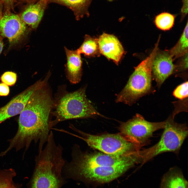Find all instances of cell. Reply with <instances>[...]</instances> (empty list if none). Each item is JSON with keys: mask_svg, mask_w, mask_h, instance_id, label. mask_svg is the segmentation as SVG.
<instances>
[{"mask_svg": "<svg viewBox=\"0 0 188 188\" xmlns=\"http://www.w3.org/2000/svg\"><path fill=\"white\" fill-rule=\"evenodd\" d=\"M49 78L46 75L43 79L38 80L0 108V124L10 118L20 114L33 93L47 84Z\"/></svg>", "mask_w": 188, "mask_h": 188, "instance_id": "30bf717a", "label": "cell"}, {"mask_svg": "<svg viewBox=\"0 0 188 188\" xmlns=\"http://www.w3.org/2000/svg\"><path fill=\"white\" fill-rule=\"evenodd\" d=\"M171 115L165 121L163 132L158 142L149 148L139 151L140 163L143 164L162 153L172 152L178 154L188 135L186 124L177 123Z\"/></svg>", "mask_w": 188, "mask_h": 188, "instance_id": "5b68a950", "label": "cell"}, {"mask_svg": "<svg viewBox=\"0 0 188 188\" xmlns=\"http://www.w3.org/2000/svg\"><path fill=\"white\" fill-rule=\"evenodd\" d=\"M67 58L66 67V76L73 84L79 83L82 75V61L80 54L77 50H71L64 47Z\"/></svg>", "mask_w": 188, "mask_h": 188, "instance_id": "9a60e30c", "label": "cell"}, {"mask_svg": "<svg viewBox=\"0 0 188 188\" xmlns=\"http://www.w3.org/2000/svg\"><path fill=\"white\" fill-rule=\"evenodd\" d=\"M0 79L2 83L5 84L8 86H13L17 80V74L12 72H6L2 75Z\"/></svg>", "mask_w": 188, "mask_h": 188, "instance_id": "603a6c76", "label": "cell"}, {"mask_svg": "<svg viewBox=\"0 0 188 188\" xmlns=\"http://www.w3.org/2000/svg\"><path fill=\"white\" fill-rule=\"evenodd\" d=\"M26 25L19 15L6 10L0 20V33L7 38L11 45L18 42L26 32Z\"/></svg>", "mask_w": 188, "mask_h": 188, "instance_id": "8fae6325", "label": "cell"}, {"mask_svg": "<svg viewBox=\"0 0 188 188\" xmlns=\"http://www.w3.org/2000/svg\"><path fill=\"white\" fill-rule=\"evenodd\" d=\"M165 125V121L149 122L142 115L137 114L132 119L121 124L120 133L141 149L150 142L153 133L163 129Z\"/></svg>", "mask_w": 188, "mask_h": 188, "instance_id": "ba28073f", "label": "cell"}, {"mask_svg": "<svg viewBox=\"0 0 188 188\" xmlns=\"http://www.w3.org/2000/svg\"><path fill=\"white\" fill-rule=\"evenodd\" d=\"M182 6L181 9V21H182L188 13V0H182Z\"/></svg>", "mask_w": 188, "mask_h": 188, "instance_id": "d4e9b609", "label": "cell"}, {"mask_svg": "<svg viewBox=\"0 0 188 188\" xmlns=\"http://www.w3.org/2000/svg\"><path fill=\"white\" fill-rule=\"evenodd\" d=\"M46 145L35 157L33 173L28 188H61L66 182L62 170L66 161L63 148L56 142L51 131Z\"/></svg>", "mask_w": 188, "mask_h": 188, "instance_id": "7a4b0ae2", "label": "cell"}, {"mask_svg": "<svg viewBox=\"0 0 188 188\" xmlns=\"http://www.w3.org/2000/svg\"><path fill=\"white\" fill-rule=\"evenodd\" d=\"M48 2L47 1L42 0L29 3L19 16L26 25L36 29L42 19Z\"/></svg>", "mask_w": 188, "mask_h": 188, "instance_id": "5bb4252c", "label": "cell"}, {"mask_svg": "<svg viewBox=\"0 0 188 188\" xmlns=\"http://www.w3.org/2000/svg\"><path fill=\"white\" fill-rule=\"evenodd\" d=\"M16 175L14 169L12 168L0 171V188H19L14 183L13 179Z\"/></svg>", "mask_w": 188, "mask_h": 188, "instance_id": "44dd1931", "label": "cell"}, {"mask_svg": "<svg viewBox=\"0 0 188 188\" xmlns=\"http://www.w3.org/2000/svg\"><path fill=\"white\" fill-rule=\"evenodd\" d=\"M72 130L80 133L82 137H79L89 146L106 154L128 155L135 154L140 150L120 133L95 135L84 133L74 127H72Z\"/></svg>", "mask_w": 188, "mask_h": 188, "instance_id": "52a82bcc", "label": "cell"}, {"mask_svg": "<svg viewBox=\"0 0 188 188\" xmlns=\"http://www.w3.org/2000/svg\"><path fill=\"white\" fill-rule=\"evenodd\" d=\"M160 40L158 39L149 55L135 67L127 84L117 95L116 102L131 106L143 96L155 92L152 84V66Z\"/></svg>", "mask_w": 188, "mask_h": 188, "instance_id": "3957f363", "label": "cell"}, {"mask_svg": "<svg viewBox=\"0 0 188 188\" xmlns=\"http://www.w3.org/2000/svg\"><path fill=\"white\" fill-rule=\"evenodd\" d=\"M188 22L187 21L183 33L177 44L170 50L169 53L174 60L188 53Z\"/></svg>", "mask_w": 188, "mask_h": 188, "instance_id": "ac0fdd59", "label": "cell"}, {"mask_svg": "<svg viewBox=\"0 0 188 188\" xmlns=\"http://www.w3.org/2000/svg\"><path fill=\"white\" fill-rule=\"evenodd\" d=\"M86 86L73 92L67 93L54 102L55 108L52 116L54 118L50 120L51 129L58 123L73 119L94 117L103 115L98 112L90 104L86 95Z\"/></svg>", "mask_w": 188, "mask_h": 188, "instance_id": "277c9868", "label": "cell"}, {"mask_svg": "<svg viewBox=\"0 0 188 188\" xmlns=\"http://www.w3.org/2000/svg\"><path fill=\"white\" fill-rule=\"evenodd\" d=\"M173 61L168 50L158 49L153 61L152 69V79L156 81L158 88L173 74L175 68Z\"/></svg>", "mask_w": 188, "mask_h": 188, "instance_id": "7c38bea8", "label": "cell"}, {"mask_svg": "<svg viewBox=\"0 0 188 188\" xmlns=\"http://www.w3.org/2000/svg\"><path fill=\"white\" fill-rule=\"evenodd\" d=\"M42 0H46L48 2L51 0H26V2L29 4L31 3H34L38 1Z\"/></svg>", "mask_w": 188, "mask_h": 188, "instance_id": "f1b7e54d", "label": "cell"}, {"mask_svg": "<svg viewBox=\"0 0 188 188\" xmlns=\"http://www.w3.org/2000/svg\"><path fill=\"white\" fill-rule=\"evenodd\" d=\"M99 52L118 65L125 51L121 43L115 36L105 33L98 39Z\"/></svg>", "mask_w": 188, "mask_h": 188, "instance_id": "4fadbf2b", "label": "cell"}, {"mask_svg": "<svg viewBox=\"0 0 188 188\" xmlns=\"http://www.w3.org/2000/svg\"><path fill=\"white\" fill-rule=\"evenodd\" d=\"M188 84V81L187 80L178 86L173 92V96L180 100L187 98Z\"/></svg>", "mask_w": 188, "mask_h": 188, "instance_id": "7402d4cb", "label": "cell"}, {"mask_svg": "<svg viewBox=\"0 0 188 188\" xmlns=\"http://www.w3.org/2000/svg\"><path fill=\"white\" fill-rule=\"evenodd\" d=\"M77 51L79 54H83L88 56L98 55L100 52L98 39L86 35L83 43Z\"/></svg>", "mask_w": 188, "mask_h": 188, "instance_id": "d6986e66", "label": "cell"}, {"mask_svg": "<svg viewBox=\"0 0 188 188\" xmlns=\"http://www.w3.org/2000/svg\"><path fill=\"white\" fill-rule=\"evenodd\" d=\"M133 165L114 166L79 165L66 162L62 171L66 179L99 183L109 182L120 177Z\"/></svg>", "mask_w": 188, "mask_h": 188, "instance_id": "8992f818", "label": "cell"}, {"mask_svg": "<svg viewBox=\"0 0 188 188\" xmlns=\"http://www.w3.org/2000/svg\"><path fill=\"white\" fill-rule=\"evenodd\" d=\"M181 61L175 65L173 73H179L186 71L188 69V53L182 56Z\"/></svg>", "mask_w": 188, "mask_h": 188, "instance_id": "cb8c5ba5", "label": "cell"}, {"mask_svg": "<svg viewBox=\"0 0 188 188\" xmlns=\"http://www.w3.org/2000/svg\"><path fill=\"white\" fill-rule=\"evenodd\" d=\"M15 2V0H0V2L4 5L6 10H10L13 9Z\"/></svg>", "mask_w": 188, "mask_h": 188, "instance_id": "4316f807", "label": "cell"}, {"mask_svg": "<svg viewBox=\"0 0 188 188\" xmlns=\"http://www.w3.org/2000/svg\"><path fill=\"white\" fill-rule=\"evenodd\" d=\"M2 4L0 2V20L2 17Z\"/></svg>", "mask_w": 188, "mask_h": 188, "instance_id": "f546056e", "label": "cell"}, {"mask_svg": "<svg viewBox=\"0 0 188 188\" xmlns=\"http://www.w3.org/2000/svg\"><path fill=\"white\" fill-rule=\"evenodd\" d=\"M3 46V44L2 36H0V54L1 53Z\"/></svg>", "mask_w": 188, "mask_h": 188, "instance_id": "83f0119b", "label": "cell"}, {"mask_svg": "<svg viewBox=\"0 0 188 188\" xmlns=\"http://www.w3.org/2000/svg\"><path fill=\"white\" fill-rule=\"evenodd\" d=\"M108 0V1H110V2H111V1H114V0Z\"/></svg>", "mask_w": 188, "mask_h": 188, "instance_id": "4dcf8cb0", "label": "cell"}, {"mask_svg": "<svg viewBox=\"0 0 188 188\" xmlns=\"http://www.w3.org/2000/svg\"><path fill=\"white\" fill-rule=\"evenodd\" d=\"M163 180L161 188H187L188 183L177 169H170Z\"/></svg>", "mask_w": 188, "mask_h": 188, "instance_id": "e0dca14e", "label": "cell"}, {"mask_svg": "<svg viewBox=\"0 0 188 188\" xmlns=\"http://www.w3.org/2000/svg\"><path fill=\"white\" fill-rule=\"evenodd\" d=\"M9 92V89L8 86L3 83H0V96H7Z\"/></svg>", "mask_w": 188, "mask_h": 188, "instance_id": "484cf974", "label": "cell"}, {"mask_svg": "<svg viewBox=\"0 0 188 188\" xmlns=\"http://www.w3.org/2000/svg\"><path fill=\"white\" fill-rule=\"evenodd\" d=\"M46 86L34 91L20 114L18 128L14 137L21 144L30 145L33 142L43 145L48 140L54 101Z\"/></svg>", "mask_w": 188, "mask_h": 188, "instance_id": "6da1fadb", "label": "cell"}, {"mask_svg": "<svg viewBox=\"0 0 188 188\" xmlns=\"http://www.w3.org/2000/svg\"><path fill=\"white\" fill-rule=\"evenodd\" d=\"M92 0H51L54 2L65 6L74 12L76 19L79 20L85 15L89 17V8Z\"/></svg>", "mask_w": 188, "mask_h": 188, "instance_id": "2e32d148", "label": "cell"}, {"mask_svg": "<svg viewBox=\"0 0 188 188\" xmlns=\"http://www.w3.org/2000/svg\"><path fill=\"white\" fill-rule=\"evenodd\" d=\"M71 156L70 163L81 166H114L127 164L134 166L140 162L138 153L126 156L112 155L102 153H83L76 144L72 147Z\"/></svg>", "mask_w": 188, "mask_h": 188, "instance_id": "9c48e42d", "label": "cell"}, {"mask_svg": "<svg viewBox=\"0 0 188 188\" xmlns=\"http://www.w3.org/2000/svg\"><path fill=\"white\" fill-rule=\"evenodd\" d=\"M175 16L167 12H163L155 17V22L157 27L163 30L170 29L173 26Z\"/></svg>", "mask_w": 188, "mask_h": 188, "instance_id": "ffe728a7", "label": "cell"}]
</instances>
